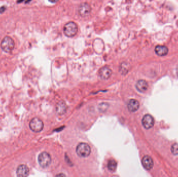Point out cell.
Returning a JSON list of instances; mask_svg holds the SVG:
<instances>
[{"label":"cell","instance_id":"cell-1","mask_svg":"<svg viewBox=\"0 0 178 177\" xmlns=\"http://www.w3.org/2000/svg\"><path fill=\"white\" fill-rule=\"evenodd\" d=\"M64 33L68 38L75 37L78 32V26L74 21H70L64 27Z\"/></svg>","mask_w":178,"mask_h":177},{"label":"cell","instance_id":"cell-2","mask_svg":"<svg viewBox=\"0 0 178 177\" xmlns=\"http://www.w3.org/2000/svg\"><path fill=\"white\" fill-rule=\"evenodd\" d=\"M15 46V42L13 39L10 37H4L1 43L2 49L7 53H10L13 50Z\"/></svg>","mask_w":178,"mask_h":177},{"label":"cell","instance_id":"cell-3","mask_svg":"<svg viewBox=\"0 0 178 177\" xmlns=\"http://www.w3.org/2000/svg\"><path fill=\"white\" fill-rule=\"evenodd\" d=\"M90 147L86 143H80L76 148V152L78 156L81 157H86L90 154Z\"/></svg>","mask_w":178,"mask_h":177},{"label":"cell","instance_id":"cell-4","mask_svg":"<svg viewBox=\"0 0 178 177\" xmlns=\"http://www.w3.org/2000/svg\"><path fill=\"white\" fill-rule=\"evenodd\" d=\"M38 162L40 166L42 168H46L51 163L50 155L45 152L40 153L38 156Z\"/></svg>","mask_w":178,"mask_h":177},{"label":"cell","instance_id":"cell-5","mask_svg":"<svg viewBox=\"0 0 178 177\" xmlns=\"http://www.w3.org/2000/svg\"><path fill=\"white\" fill-rule=\"evenodd\" d=\"M44 126V124L42 120L37 118H35L32 119L29 123V127L30 129L35 132H39L42 130Z\"/></svg>","mask_w":178,"mask_h":177},{"label":"cell","instance_id":"cell-6","mask_svg":"<svg viewBox=\"0 0 178 177\" xmlns=\"http://www.w3.org/2000/svg\"><path fill=\"white\" fill-rule=\"evenodd\" d=\"M91 7L87 3H82L80 4L78 7V13L80 16L86 17L90 14L91 12Z\"/></svg>","mask_w":178,"mask_h":177},{"label":"cell","instance_id":"cell-7","mask_svg":"<svg viewBox=\"0 0 178 177\" xmlns=\"http://www.w3.org/2000/svg\"><path fill=\"white\" fill-rule=\"evenodd\" d=\"M143 126L146 129L152 128L154 124V119L153 116L149 114L145 115L142 120Z\"/></svg>","mask_w":178,"mask_h":177},{"label":"cell","instance_id":"cell-8","mask_svg":"<svg viewBox=\"0 0 178 177\" xmlns=\"http://www.w3.org/2000/svg\"><path fill=\"white\" fill-rule=\"evenodd\" d=\"M112 74V71L107 66H104L100 68L99 71V75L101 79H107L110 78Z\"/></svg>","mask_w":178,"mask_h":177},{"label":"cell","instance_id":"cell-9","mask_svg":"<svg viewBox=\"0 0 178 177\" xmlns=\"http://www.w3.org/2000/svg\"><path fill=\"white\" fill-rule=\"evenodd\" d=\"M29 174V169L28 167L26 165L22 164L19 165L17 170H16V174L19 177H27Z\"/></svg>","mask_w":178,"mask_h":177},{"label":"cell","instance_id":"cell-10","mask_svg":"<svg viewBox=\"0 0 178 177\" xmlns=\"http://www.w3.org/2000/svg\"><path fill=\"white\" fill-rule=\"evenodd\" d=\"M142 164L143 165V166L146 170H150L153 168L154 166V162L153 159L151 157L148 155H146L144 156L142 160Z\"/></svg>","mask_w":178,"mask_h":177},{"label":"cell","instance_id":"cell-11","mask_svg":"<svg viewBox=\"0 0 178 177\" xmlns=\"http://www.w3.org/2000/svg\"><path fill=\"white\" fill-rule=\"evenodd\" d=\"M140 106L139 102L135 99H131L128 103V110L131 112H134L139 109Z\"/></svg>","mask_w":178,"mask_h":177},{"label":"cell","instance_id":"cell-12","mask_svg":"<svg viewBox=\"0 0 178 177\" xmlns=\"http://www.w3.org/2000/svg\"><path fill=\"white\" fill-rule=\"evenodd\" d=\"M156 54L159 56H164L168 53V48L164 45H157L155 48Z\"/></svg>","mask_w":178,"mask_h":177},{"label":"cell","instance_id":"cell-13","mask_svg":"<svg viewBox=\"0 0 178 177\" xmlns=\"http://www.w3.org/2000/svg\"><path fill=\"white\" fill-rule=\"evenodd\" d=\"M148 87V83L145 80L141 79L137 81L136 84V89L138 90L139 91L144 92L145 91H146Z\"/></svg>","mask_w":178,"mask_h":177},{"label":"cell","instance_id":"cell-14","mask_svg":"<svg viewBox=\"0 0 178 177\" xmlns=\"http://www.w3.org/2000/svg\"><path fill=\"white\" fill-rule=\"evenodd\" d=\"M117 162L114 159H111L109 161L108 163V168L111 171H114L117 168Z\"/></svg>","mask_w":178,"mask_h":177},{"label":"cell","instance_id":"cell-15","mask_svg":"<svg viewBox=\"0 0 178 177\" xmlns=\"http://www.w3.org/2000/svg\"><path fill=\"white\" fill-rule=\"evenodd\" d=\"M66 106L64 102H59L57 106V111L59 114H63L66 111Z\"/></svg>","mask_w":178,"mask_h":177},{"label":"cell","instance_id":"cell-16","mask_svg":"<svg viewBox=\"0 0 178 177\" xmlns=\"http://www.w3.org/2000/svg\"><path fill=\"white\" fill-rule=\"evenodd\" d=\"M171 152L173 154L178 155V144L175 143L172 145L171 147Z\"/></svg>","mask_w":178,"mask_h":177},{"label":"cell","instance_id":"cell-17","mask_svg":"<svg viewBox=\"0 0 178 177\" xmlns=\"http://www.w3.org/2000/svg\"><path fill=\"white\" fill-rule=\"evenodd\" d=\"M6 10V7L5 6H2L0 7V14H2Z\"/></svg>","mask_w":178,"mask_h":177},{"label":"cell","instance_id":"cell-18","mask_svg":"<svg viewBox=\"0 0 178 177\" xmlns=\"http://www.w3.org/2000/svg\"><path fill=\"white\" fill-rule=\"evenodd\" d=\"M48 1L52 3H55L58 1V0H48Z\"/></svg>","mask_w":178,"mask_h":177},{"label":"cell","instance_id":"cell-19","mask_svg":"<svg viewBox=\"0 0 178 177\" xmlns=\"http://www.w3.org/2000/svg\"><path fill=\"white\" fill-rule=\"evenodd\" d=\"M23 1H24V0H18L17 1V3H22Z\"/></svg>","mask_w":178,"mask_h":177},{"label":"cell","instance_id":"cell-20","mask_svg":"<svg viewBox=\"0 0 178 177\" xmlns=\"http://www.w3.org/2000/svg\"><path fill=\"white\" fill-rule=\"evenodd\" d=\"M176 72H177V76H178V67L177 68V71H176Z\"/></svg>","mask_w":178,"mask_h":177}]
</instances>
